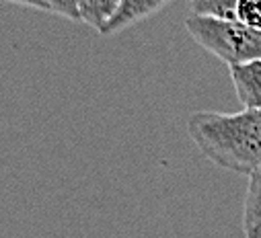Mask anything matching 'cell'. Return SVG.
Listing matches in <instances>:
<instances>
[{"label": "cell", "instance_id": "5b68a950", "mask_svg": "<svg viewBox=\"0 0 261 238\" xmlns=\"http://www.w3.org/2000/svg\"><path fill=\"white\" fill-rule=\"evenodd\" d=\"M245 238H261V164L249 174V185L243 207Z\"/></svg>", "mask_w": 261, "mask_h": 238}, {"label": "cell", "instance_id": "9c48e42d", "mask_svg": "<svg viewBox=\"0 0 261 238\" xmlns=\"http://www.w3.org/2000/svg\"><path fill=\"white\" fill-rule=\"evenodd\" d=\"M47 3V11L64 17V19H70V21H81L79 19V0H45Z\"/></svg>", "mask_w": 261, "mask_h": 238}, {"label": "cell", "instance_id": "ba28073f", "mask_svg": "<svg viewBox=\"0 0 261 238\" xmlns=\"http://www.w3.org/2000/svg\"><path fill=\"white\" fill-rule=\"evenodd\" d=\"M237 21L261 31V0H239Z\"/></svg>", "mask_w": 261, "mask_h": 238}, {"label": "cell", "instance_id": "3957f363", "mask_svg": "<svg viewBox=\"0 0 261 238\" xmlns=\"http://www.w3.org/2000/svg\"><path fill=\"white\" fill-rule=\"evenodd\" d=\"M171 0H119V7L113 13V17L105 23V27L99 31L101 35H115L123 29L132 27L140 21H146L148 17L156 15L161 9H165Z\"/></svg>", "mask_w": 261, "mask_h": 238}, {"label": "cell", "instance_id": "7a4b0ae2", "mask_svg": "<svg viewBox=\"0 0 261 238\" xmlns=\"http://www.w3.org/2000/svg\"><path fill=\"white\" fill-rule=\"evenodd\" d=\"M185 29L195 43L228 66L261 60V31L241 21L191 15L185 19Z\"/></svg>", "mask_w": 261, "mask_h": 238}, {"label": "cell", "instance_id": "6da1fadb", "mask_svg": "<svg viewBox=\"0 0 261 238\" xmlns=\"http://www.w3.org/2000/svg\"><path fill=\"white\" fill-rule=\"evenodd\" d=\"M187 132L200 152L220 168L251 174L261 164V111H198L187 119Z\"/></svg>", "mask_w": 261, "mask_h": 238}, {"label": "cell", "instance_id": "8992f818", "mask_svg": "<svg viewBox=\"0 0 261 238\" xmlns=\"http://www.w3.org/2000/svg\"><path fill=\"white\" fill-rule=\"evenodd\" d=\"M117 7L119 0H79V19L95 31H101Z\"/></svg>", "mask_w": 261, "mask_h": 238}, {"label": "cell", "instance_id": "30bf717a", "mask_svg": "<svg viewBox=\"0 0 261 238\" xmlns=\"http://www.w3.org/2000/svg\"><path fill=\"white\" fill-rule=\"evenodd\" d=\"M7 3L21 5V7H27V9H37V11H47V3H45V0H7Z\"/></svg>", "mask_w": 261, "mask_h": 238}, {"label": "cell", "instance_id": "277c9868", "mask_svg": "<svg viewBox=\"0 0 261 238\" xmlns=\"http://www.w3.org/2000/svg\"><path fill=\"white\" fill-rule=\"evenodd\" d=\"M230 78L243 107L261 111V60L230 66Z\"/></svg>", "mask_w": 261, "mask_h": 238}, {"label": "cell", "instance_id": "52a82bcc", "mask_svg": "<svg viewBox=\"0 0 261 238\" xmlns=\"http://www.w3.org/2000/svg\"><path fill=\"white\" fill-rule=\"evenodd\" d=\"M189 3H191V15L237 21L239 0H189Z\"/></svg>", "mask_w": 261, "mask_h": 238}]
</instances>
